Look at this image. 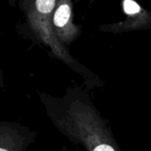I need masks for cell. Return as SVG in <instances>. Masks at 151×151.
Masks as SVG:
<instances>
[{
  "label": "cell",
  "instance_id": "obj_3",
  "mask_svg": "<svg viewBox=\"0 0 151 151\" xmlns=\"http://www.w3.org/2000/svg\"><path fill=\"white\" fill-rule=\"evenodd\" d=\"M70 7L67 4L60 5L53 14V24L57 28L64 27L70 18Z\"/></svg>",
  "mask_w": 151,
  "mask_h": 151
},
{
  "label": "cell",
  "instance_id": "obj_2",
  "mask_svg": "<svg viewBox=\"0 0 151 151\" xmlns=\"http://www.w3.org/2000/svg\"><path fill=\"white\" fill-rule=\"evenodd\" d=\"M35 139L28 128L11 122H0V151H26Z\"/></svg>",
  "mask_w": 151,
  "mask_h": 151
},
{
  "label": "cell",
  "instance_id": "obj_4",
  "mask_svg": "<svg viewBox=\"0 0 151 151\" xmlns=\"http://www.w3.org/2000/svg\"><path fill=\"white\" fill-rule=\"evenodd\" d=\"M55 6V0H35L33 10L41 14H51Z\"/></svg>",
  "mask_w": 151,
  "mask_h": 151
},
{
  "label": "cell",
  "instance_id": "obj_1",
  "mask_svg": "<svg viewBox=\"0 0 151 151\" xmlns=\"http://www.w3.org/2000/svg\"><path fill=\"white\" fill-rule=\"evenodd\" d=\"M58 127L71 142L82 145L86 151H120L108 129L93 118L78 115Z\"/></svg>",
  "mask_w": 151,
  "mask_h": 151
},
{
  "label": "cell",
  "instance_id": "obj_6",
  "mask_svg": "<svg viewBox=\"0 0 151 151\" xmlns=\"http://www.w3.org/2000/svg\"><path fill=\"white\" fill-rule=\"evenodd\" d=\"M4 86V76H3V71L0 68V88Z\"/></svg>",
  "mask_w": 151,
  "mask_h": 151
},
{
  "label": "cell",
  "instance_id": "obj_5",
  "mask_svg": "<svg viewBox=\"0 0 151 151\" xmlns=\"http://www.w3.org/2000/svg\"><path fill=\"white\" fill-rule=\"evenodd\" d=\"M124 10L127 14H135L139 12L140 8L132 0H125L124 2Z\"/></svg>",
  "mask_w": 151,
  "mask_h": 151
}]
</instances>
